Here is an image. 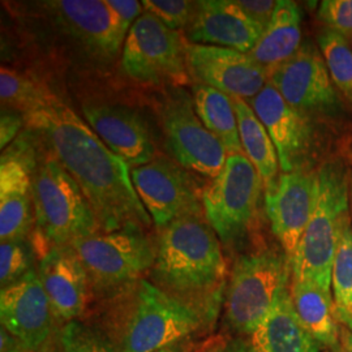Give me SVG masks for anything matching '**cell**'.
<instances>
[{"mask_svg":"<svg viewBox=\"0 0 352 352\" xmlns=\"http://www.w3.org/2000/svg\"><path fill=\"white\" fill-rule=\"evenodd\" d=\"M24 119L29 129L38 131L49 141L52 153L87 197L102 231L151 225V215L135 189L129 164L71 107L51 93Z\"/></svg>","mask_w":352,"mask_h":352,"instance_id":"cell-1","label":"cell"},{"mask_svg":"<svg viewBox=\"0 0 352 352\" xmlns=\"http://www.w3.org/2000/svg\"><path fill=\"white\" fill-rule=\"evenodd\" d=\"M151 276L157 287L217 320L227 264L221 240L201 214L184 215L161 230Z\"/></svg>","mask_w":352,"mask_h":352,"instance_id":"cell-2","label":"cell"},{"mask_svg":"<svg viewBox=\"0 0 352 352\" xmlns=\"http://www.w3.org/2000/svg\"><path fill=\"white\" fill-rule=\"evenodd\" d=\"M115 295V304L89 324L101 330L116 352L157 351L205 334L215 324L213 317L176 299L148 279Z\"/></svg>","mask_w":352,"mask_h":352,"instance_id":"cell-3","label":"cell"},{"mask_svg":"<svg viewBox=\"0 0 352 352\" xmlns=\"http://www.w3.org/2000/svg\"><path fill=\"white\" fill-rule=\"evenodd\" d=\"M318 200L315 213L289 263L291 279L312 282L331 292L333 263L340 231L351 218L346 173L340 162H327L318 170Z\"/></svg>","mask_w":352,"mask_h":352,"instance_id":"cell-4","label":"cell"},{"mask_svg":"<svg viewBox=\"0 0 352 352\" xmlns=\"http://www.w3.org/2000/svg\"><path fill=\"white\" fill-rule=\"evenodd\" d=\"M33 210L38 235L51 247L71 245L102 228L75 179L52 151L37 157L33 170Z\"/></svg>","mask_w":352,"mask_h":352,"instance_id":"cell-5","label":"cell"},{"mask_svg":"<svg viewBox=\"0 0 352 352\" xmlns=\"http://www.w3.org/2000/svg\"><path fill=\"white\" fill-rule=\"evenodd\" d=\"M291 266L285 252L261 248L234 265L225 292V318L240 336H251L289 289Z\"/></svg>","mask_w":352,"mask_h":352,"instance_id":"cell-6","label":"cell"},{"mask_svg":"<svg viewBox=\"0 0 352 352\" xmlns=\"http://www.w3.org/2000/svg\"><path fill=\"white\" fill-rule=\"evenodd\" d=\"M88 273L91 291L118 294L142 279L155 260V244L138 225L101 231L71 244Z\"/></svg>","mask_w":352,"mask_h":352,"instance_id":"cell-7","label":"cell"},{"mask_svg":"<svg viewBox=\"0 0 352 352\" xmlns=\"http://www.w3.org/2000/svg\"><path fill=\"white\" fill-rule=\"evenodd\" d=\"M264 183L244 154H228L222 171L202 190L205 218L221 243L244 239L256 221Z\"/></svg>","mask_w":352,"mask_h":352,"instance_id":"cell-8","label":"cell"},{"mask_svg":"<svg viewBox=\"0 0 352 352\" xmlns=\"http://www.w3.org/2000/svg\"><path fill=\"white\" fill-rule=\"evenodd\" d=\"M184 45L177 30L144 11L124 41L122 68L140 84L186 85L189 72Z\"/></svg>","mask_w":352,"mask_h":352,"instance_id":"cell-9","label":"cell"},{"mask_svg":"<svg viewBox=\"0 0 352 352\" xmlns=\"http://www.w3.org/2000/svg\"><path fill=\"white\" fill-rule=\"evenodd\" d=\"M161 118L168 151L182 167L210 179L222 171L228 157L226 148L204 126L184 89L167 96Z\"/></svg>","mask_w":352,"mask_h":352,"instance_id":"cell-10","label":"cell"},{"mask_svg":"<svg viewBox=\"0 0 352 352\" xmlns=\"http://www.w3.org/2000/svg\"><path fill=\"white\" fill-rule=\"evenodd\" d=\"M267 82L285 101L307 115L337 113L342 106L322 54L312 43H302L289 59L270 69Z\"/></svg>","mask_w":352,"mask_h":352,"instance_id":"cell-11","label":"cell"},{"mask_svg":"<svg viewBox=\"0 0 352 352\" xmlns=\"http://www.w3.org/2000/svg\"><path fill=\"white\" fill-rule=\"evenodd\" d=\"M38 153L24 133L1 154L0 161V239H28L34 222L33 170Z\"/></svg>","mask_w":352,"mask_h":352,"instance_id":"cell-12","label":"cell"},{"mask_svg":"<svg viewBox=\"0 0 352 352\" xmlns=\"http://www.w3.org/2000/svg\"><path fill=\"white\" fill-rule=\"evenodd\" d=\"M131 175L140 200L160 230L184 215L201 214L192 179L167 158L132 167Z\"/></svg>","mask_w":352,"mask_h":352,"instance_id":"cell-13","label":"cell"},{"mask_svg":"<svg viewBox=\"0 0 352 352\" xmlns=\"http://www.w3.org/2000/svg\"><path fill=\"white\" fill-rule=\"evenodd\" d=\"M189 75L234 100L254 98L267 84V72L250 54L186 42Z\"/></svg>","mask_w":352,"mask_h":352,"instance_id":"cell-14","label":"cell"},{"mask_svg":"<svg viewBox=\"0 0 352 352\" xmlns=\"http://www.w3.org/2000/svg\"><path fill=\"white\" fill-rule=\"evenodd\" d=\"M318 173L298 170L279 177L277 190L265 196L266 214L282 251L291 263L318 200Z\"/></svg>","mask_w":352,"mask_h":352,"instance_id":"cell-15","label":"cell"},{"mask_svg":"<svg viewBox=\"0 0 352 352\" xmlns=\"http://www.w3.org/2000/svg\"><path fill=\"white\" fill-rule=\"evenodd\" d=\"M0 318L1 327L30 352L37 351L59 327L38 272L32 270L11 286L1 289Z\"/></svg>","mask_w":352,"mask_h":352,"instance_id":"cell-16","label":"cell"},{"mask_svg":"<svg viewBox=\"0 0 352 352\" xmlns=\"http://www.w3.org/2000/svg\"><path fill=\"white\" fill-rule=\"evenodd\" d=\"M252 109L277 149L282 173L302 170L314 144V129L308 115L285 101L269 82L252 100Z\"/></svg>","mask_w":352,"mask_h":352,"instance_id":"cell-17","label":"cell"},{"mask_svg":"<svg viewBox=\"0 0 352 352\" xmlns=\"http://www.w3.org/2000/svg\"><path fill=\"white\" fill-rule=\"evenodd\" d=\"M38 277L56 322L64 325L88 314L91 287L88 273L72 245H55L39 260Z\"/></svg>","mask_w":352,"mask_h":352,"instance_id":"cell-18","label":"cell"},{"mask_svg":"<svg viewBox=\"0 0 352 352\" xmlns=\"http://www.w3.org/2000/svg\"><path fill=\"white\" fill-rule=\"evenodd\" d=\"M46 7L58 25L96 56L111 59L126 39L106 0H55Z\"/></svg>","mask_w":352,"mask_h":352,"instance_id":"cell-19","label":"cell"},{"mask_svg":"<svg viewBox=\"0 0 352 352\" xmlns=\"http://www.w3.org/2000/svg\"><path fill=\"white\" fill-rule=\"evenodd\" d=\"M264 30L235 0H202L197 1L195 17L187 29V38L190 43L250 54Z\"/></svg>","mask_w":352,"mask_h":352,"instance_id":"cell-20","label":"cell"},{"mask_svg":"<svg viewBox=\"0 0 352 352\" xmlns=\"http://www.w3.org/2000/svg\"><path fill=\"white\" fill-rule=\"evenodd\" d=\"M82 113L100 139L132 167L149 164L155 158L148 126L139 113L107 103L84 104Z\"/></svg>","mask_w":352,"mask_h":352,"instance_id":"cell-21","label":"cell"},{"mask_svg":"<svg viewBox=\"0 0 352 352\" xmlns=\"http://www.w3.org/2000/svg\"><path fill=\"white\" fill-rule=\"evenodd\" d=\"M253 352H318V342L302 327L287 289L252 333Z\"/></svg>","mask_w":352,"mask_h":352,"instance_id":"cell-22","label":"cell"},{"mask_svg":"<svg viewBox=\"0 0 352 352\" xmlns=\"http://www.w3.org/2000/svg\"><path fill=\"white\" fill-rule=\"evenodd\" d=\"M302 46V11L291 0H278L257 45L250 52L266 72L286 62Z\"/></svg>","mask_w":352,"mask_h":352,"instance_id":"cell-23","label":"cell"},{"mask_svg":"<svg viewBox=\"0 0 352 352\" xmlns=\"http://www.w3.org/2000/svg\"><path fill=\"white\" fill-rule=\"evenodd\" d=\"M289 294L294 309L302 327L318 344L337 352L340 346V325L334 312L331 292H327L312 282L291 279Z\"/></svg>","mask_w":352,"mask_h":352,"instance_id":"cell-24","label":"cell"},{"mask_svg":"<svg viewBox=\"0 0 352 352\" xmlns=\"http://www.w3.org/2000/svg\"><path fill=\"white\" fill-rule=\"evenodd\" d=\"M235 109L244 155L251 161L261 176L265 196H270L277 190L280 177L278 174L280 166L277 149L264 124L247 102L235 100Z\"/></svg>","mask_w":352,"mask_h":352,"instance_id":"cell-25","label":"cell"},{"mask_svg":"<svg viewBox=\"0 0 352 352\" xmlns=\"http://www.w3.org/2000/svg\"><path fill=\"white\" fill-rule=\"evenodd\" d=\"M195 110L214 136L225 145L228 154H244L240 141L235 100L218 89L196 82L192 88Z\"/></svg>","mask_w":352,"mask_h":352,"instance_id":"cell-26","label":"cell"},{"mask_svg":"<svg viewBox=\"0 0 352 352\" xmlns=\"http://www.w3.org/2000/svg\"><path fill=\"white\" fill-rule=\"evenodd\" d=\"M331 291L340 327L352 330V226L349 218L340 231L333 263Z\"/></svg>","mask_w":352,"mask_h":352,"instance_id":"cell-27","label":"cell"},{"mask_svg":"<svg viewBox=\"0 0 352 352\" xmlns=\"http://www.w3.org/2000/svg\"><path fill=\"white\" fill-rule=\"evenodd\" d=\"M317 41L333 84L352 103V46L349 38L327 28Z\"/></svg>","mask_w":352,"mask_h":352,"instance_id":"cell-28","label":"cell"},{"mask_svg":"<svg viewBox=\"0 0 352 352\" xmlns=\"http://www.w3.org/2000/svg\"><path fill=\"white\" fill-rule=\"evenodd\" d=\"M50 94V90L41 87L33 78L11 68L1 67L0 97L7 107L26 115L42 106Z\"/></svg>","mask_w":352,"mask_h":352,"instance_id":"cell-29","label":"cell"},{"mask_svg":"<svg viewBox=\"0 0 352 352\" xmlns=\"http://www.w3.org/2000/svg\"><path fill=\"white\" fill-rule=\"evenodd\" d=\"M36 252L28 239L6 240L0 244V285L1 289L25 277L33 269Z\"/></svg>","mask_w":352,"mask_h":352,"instance_id":"cell-30","label":"cell"},{"mask_svg":"<svg viewBox=\"0 0 352 352\" xmlns=\"http://www.w3.org/2000/svg\"><path fill=\"white\" fill-rule=\"evenodd\" d=\"M62 352H116L109 338L84 320L60 327Z\"/></svg>","mask_w":352,"mask_h":352,"instance_id":"cell-31","label":"cell"},{"mask_svg":"<svg viewBox=\"0 0 352 352\" xmlns=\"http://www.w3.org/2000/svg\"><path fill=\"white\" fill-rule=\"evenodd\" d=\"M144 11L155 16L173 30L188 28L197 10V1L188 0H144Z\"/></svg>","mask_w":352,"mask_h":352,"instance_id":"cell-32","label":"cell"},{"mask_svg":"<svg viewBox=\"0 0 352 352\" xmlns=\"http://www.w3.org/2000/svg\"><path fill=\"white\" fill-rule=\"evenodd\" d=\"M318 17L329 29L352 38V0H324Z\"/></svg>","mask_w":352,"mask_h":352,"instance_id":"cell-33","label":"cell"},{"mask_svg":"<svg viewBox=\"0 0 352 352\" xmlns=\"http://www.w3.org/2000/svg\"><path fill=\"white\" fill-rule=\"evenodd\" d=\"M113 11L123 37L126 38L131 28L138 21L144 11V6L138 0H106Z\"/></svg>","mask_w":352,"mask_h":352,"instance_id":"cell-34","label":"cell"},{"mask_svg":"<svg viewBox=\"0 0 352 352\" xmlns=\"http://www.w3.org/2000/svg\"><path fill=\"white\" fill-rule=\"evenodd\" d=\"M24 115L13 109H4L1 110V119H0V146L1 151H6V148L12 142V140L19 133L20 128L24 122Z\"/></svg>","mask_w":352,"mask_h":352,"instance_id":"cell-35","label":"cell"},{"mask_svg":"<svg viewBox=\"0 0 352 352\" xmlns=\"http://www.w3.org/2000/svg\"><path fill=\"white\" fill-rule=\"evenodd\" d=\"M238 4L241 7V10L251 17L252 20H254L257 24H260L265 29L273 16L277 1H273V0H238Z\"/></svg>","mask_w":352,"mask_h":352,"instance_id":"cell-36","label":"cell"},{"mask_svg":"<svg viewBox=\"0 0 352 352\" xmlns=\"http://www.w3.org/2000/svg\"><path fill=\"white\" fill-rule=\"evenodd\" d=\"M206 352H253V350L250 343H245L241 340H234L231 342L215 340L212 342Z\"/></svg>","mask_w":352,"mask_h":352,"instance_id":"cell-37","label":"cell"},{"mask_svg":"<svg viewBox=\"0 0 352 352\" xmlns=\"http://www.w3.org/2000/svg\"><path fill=\"white\" fill-rule=\"evenodd\" d=\"M1 352H30L10 334L4 327H1Z\"/></svg>","mask_w":352,"mask_h":352,"instance_id":"cell-38","label":"cell"},{"mask_svg":"<svg viewBox=\"0 0 352 352\" xmlns=\"http://www.w3.org/2000/svg\"><path fill=\"white\" fill-rule=\"evenodd\" d=\"M195 340H196V338L179 340V342H175L173 344H168L166 347H162V349L153 352H197L199 346Z\"/></svg>","mask_w":352,"mask_h":352,"instance_id":"cell-39","label":"cell"},{"mask_svg":"<svg viewBox=\"0 0 352 352\" xmlns=\"http://www.w3.org/2000/svg\"><path fill=\"white\" fill-rule=\"evenodd\" d=\"M60 327H56L50 337L45 340L43 344L39 346L36 352H62V344H60Z\"/></svg>","mask_w":352,"mask_h":352,"instance_id":"cell-40","label":"cell"},{"mask_svg":"<svg viewBox=\"0 0 352 352\" xmlns=\"http://www.w3.org/2000/svg\"><path fill=\"white\" fill-rule=\"evenodd\" d=\"M337 352H352V330L340 327V346Z\"/></svg>","mask_w":352,"mask_h":352,"instance_id":"cell-41","label":"cell"},{"mask_svg":"<svg viewBox=\"0 0 352 352\" xmlns=\"http://www.w3.org/2000/svg\"><path fill=\"white\" fill-rule=\"evenodd\" d=\"M209 343H210V342H206V343H205V346H204V349H199V350H197V352L208 351V349H209V347H208V344H209Z\"/></svg>","mask_w":352,"mask_h":352,"instance_id":"cell-42","label":"cell"},{"mask_svg":"<svg viewBox=\"0 0 352 352\" xmlns=\"http://www.w3.org/2000/svg\"><path fill=\"white\" fill-rule=\"evenodd\" d=\"M350 204H351V212H352V184H351V193H350Z\"/></svg>","mask_w":352,"mask_h":352,"instance_id":"cell-43","label":"cell"},{"mask_svg":"<svg viewBox=\"0 0 352 352\" xmlns=\"http://www.w3.org/2000/svg\"><path fill=\"white\" fill-rule=\"evenodd\" d=\"M349 41H350V43H351V46H352V38H350V39H349Z\"/></svg>","mask_w":352,"mask_h":352,"instance_id":"cell-44","label":"cell"}]
</instances>
